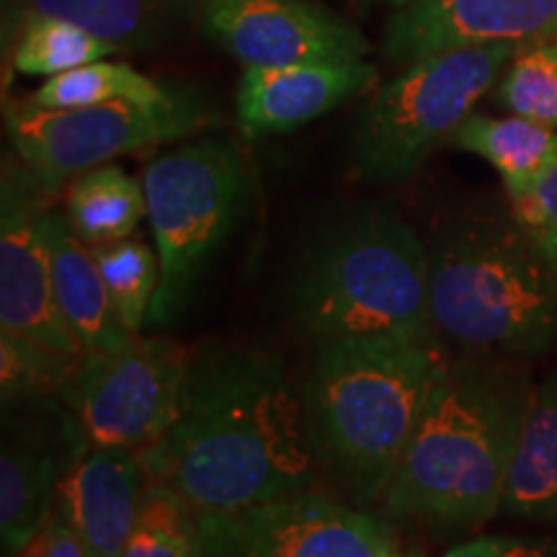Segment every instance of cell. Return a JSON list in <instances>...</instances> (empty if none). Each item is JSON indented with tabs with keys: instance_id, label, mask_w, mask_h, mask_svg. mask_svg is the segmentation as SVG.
Returning <instances> with one entry per match:
<instances>
[{
	"instance_id": "cell-32",
	"label": "cell",
	"mask_w": 557,
	"mask_h": 557,
	"mask_svg": "<svg viewBox=\"0 0 557 557\" xmlns=\"http://www.w3.org/2000/svg\"><path fill=\"white\" fill-rule=\"evenodd\" d=\"M13 3H16V0H3V11H9Z\"/></svg>"
},
{
	"instance_id": "cell-21",
	"label": "cell",
	"mask_w": 557,
	"mask_h": 557,
	"mask_svg": "<svg viewBox=\"0 0 557 557\" xmlns=\"http://www.w3.org/2000/svg\"><path fill=\"white\" fill-rule=\"evenodd\" d=\"M148 218L143 181L122 165L107 163L81 173L65 199V220L86 246L129 238Z\"/></svg>"
},
{
	"instance_id": "cell-30",
	"label": "cell",
	"mask_w": 557,
	"mask_h": 557,
	"mask_svg": "<svg viewBox=\"0 0 557 557\" xmlns=\"http://www.w3.org/2000/svg\"><path fill=\"white\" fill-rule=\"evenodd\" d=\"M11 557H90V553L75 534V529L54 508L50 519L39 527V532Z\"/></svg>"
},
{
	"instance_id": "cell-16",
	"label": "cell",
	"mask_w": 557,
	"mask_h": 557,
	"mask_svg": "<svg viewBox=\"0 0 557 557\" xmlns=\"http://www.w3.org/2000/svg\"><path fill=\"white\" fill-rule=\"evenodd\" d=\"M148 485L137 451L90 444L60 483L54 508L90 557H120Z\"/></svg>"
},
{
	"instance_id": "cell-25",
	"label": "cell",
	"mask_w": 557,
	"mask_h": 557,
	"mask_svg": "<svg viewBox=\"0 0 557 557\" xmlns=\"http://www.w3.org/2000/svg\"><path fill=\"white\" fill-rule=\"evenodd\" d=\"M83 357L54 351L37 341L0 331V398L3 408L60 398Z\"/></svg>"
},
{
	"instance_id": "cell-22",
	"label": "cell",
	"mask_w": 557,
	"mask_h": 557,
	"mask_svg": "<svg viewBox=\"0 0 557 557\" xmlns=\"http://www.w3.org/2000/svg\"><path fill=\"white\" fill-rule=\"evenodd\" d=\"M176 90L160 86L158 81L137 73L124 62H90V65L52 75L34 90L29 103L41 109H73L94 107L111 101L156 103L165 101Z\"/></svg>"
},
{
	"instance_id": "cell-10",
	"label": "cell",
	"mask_w": 557,
	"mask_h": 557,
	"mask_svg": "<svg viewBox=\"0 0 557 557\" xmlns=\"http://www.w3.org/2000/svg\"><path fill=\"white\" fill-rule=\"evenodd\" d=\"M205 557H387L393 542L372 517L318 487L230 513H199Z\"/></svg>"
},
{
	"instance_id": "cell-13",
	"label": "cell",
	"mask_w": 557,
	"mask_h": 557,
	"mask_svg": "<svg viewBox=\"0 0 557 557\" xmlns=\"http://www.w3.org/2000/svg\"><path fill=\"white\" fill-rule=\"evenodd\" d=\"M201 24L243 67L351 62L372 50L357 26L310 0H207Z\"/></svg>"
},
{
	"instance_id": "cell-28",
	"label": "cell",
	"mask_w": 557,
	"mask_h": 557,
	"mask_svg": "<svg viewBox=\"0 0 557 557\" xmlns=\"http://www.w3.org/2000/svg\"><path fill=\"white\" fill-rule=\"evenodd\" d=\"M511 218L557 267V158L521 197L511 199Z\"/></svg>"
},
{
	"instance_id": "cell-15",
	"label": "cell",
	"mask_w": 557,
	"mask_h": 557,
	"mask_svg": "<svg viewBox=\"0 0 557 557\" xmlns=\"http://www.w3.org/2000/svg\"><path fill=\"white\" fill-rule=\"evenodd\" d=\"M374 81L377 67L367 60L246 67L235 94L240 132L259 139L299 129L344 107Z\"/></svg>"
},
{
	"instance_id": "cell-26",
	"label": "cell",
	"mask_w": 557,
	"mask_h": 557,
	"mask_svg": "<svg viewBox=\"0 0 557 557\" xmlns=\"http://www.w3.org/2000/svg\"><path fill=\"white\" fill-rule=\"evenodd\" d=\"M120 557H205L199 513L171 487L148 485Z\"/></svg>"
},
{
	"instance_id": "cell-33",
	"label": "cell",
	"mask_w": 557,
	"mask_h": 557,
	"mask_svg": "<svg viewBox=\"0 0 557 557\" xmlns=\"http://www.w3.org/2000/svg\"><path fill=\"white\" fill-rule=\"evenodd\" d=\"M387 557H418V555H398V553H395V549H393V553H389Z\"/></svg>"
},
{
	"instance_id": "cell-17",
	"label": "cell",
	"mask_w": 557,
	"mask_h": 557,
	"mask_svg": "<svg viewBox=\"0 0 557 557\" xmlns=\"http://www.w3.org/2000/svg\"><path fill=\"white\" fill-rule=\"evenodd\" d=\"M207 0H16L3 11V47L13 41L32 18H65L109 41L120 52L150 50L171 39Z\"/></svg>"
},
{
	"instance_id": "cell-23",
	"label": "cell",
	"mask_w": 557,
	"mask_h": 557,
	"mask_svg": "<svg viewBox=\"0 0 557 557\" xmlns=\"http://www.w3.org/2000/svg\"><path fill=\"white\" fill-rule=\"evenodd\" d=\"M107 284L111 308L132 336H139L150 318L152 299L160 284V261L156 250L143 240L122 238L101 246H88Z\"/></svg>"
},
{
	"instance_id": "cell-29",
	"label": "cell",
	"mask_w": 557,
	"mask_h": 557,
	"mask_svg": "<svg viewBox=\"0 0 557 557\" xmlns=\"http://www.w3.org/2000/svg\"><path fill=\"white\" fill-rule=\"evenodd\" d=\"M447 557H557L555 537H527V534H493L449 549Z\"/></svg>"
},
{
	"instance_id": "cell-8",
	"label": "cell",
	"mask_w": 557,
	"mask_h": 557,
	"mask_svg": "<svg viewBox=\"0 0 557 557\" xmlns=\"http://www.w3.org/2000/svg\"><path fill=\"white\" fill-rule=\"evenodd\" d=\"M205 122L199 103L181 94L156 103L111 101L73 109L24 103L5 114L13 152L50 191L127 152L189 137Z\"/></svg>"
},
{
	"instance_id": "cell-1",
	"label": "cell",
	"mask_w": 557,
	"mask_h": 557,
	"mask_svg": "<svg viewBox=\"0 0 557 557\" xmlns=\"http://www.w3.org/2000/svg\"><path fill=\"white\" fill-rule=\"evenodd\" d=\"M150 485L197 513H230L315 487L323 470L305 393L287 364L256 348L197 357L169 431L137 451Z\"/></svg>"
},
{
	"instance_id": "cell-5",
	"label": "cell",
	"mask_w": 557,
	"mask_h": 557,
	"mask_svg": "<svg viewBox=\"0 0 557 557\" xmlns=\"http://www.w3.org/2000/svg\"><path fill=\"white\" fill-rule=\"evenodd\" d=\"M431 329L487 357L537 354L557 338V267L511 222H468L429 250Z\"/></svg>"
},
{
	"instance_id": "cell-2",
	"label": "cell",
	"mask_w": 557,
	"mask_h": 557,
	"mask_svg": "<svg viewBox=\"0 0 557 557\" xmlns=\"http://www.w3.org/2000/svg\"><path fill=\"white\" fill-rule=\"evenodd\" d=\"M529 395L496 361H447L382 498L389 517L434 529L496 517Z\"/></svg>"
},
{
	"instance_id": "cell-24",
	"label": "cell",
	"mask_w": 557,
	"mask_h": 557,
	"mask_svg": "<svg viewBox=\"0 0 557 557\" xmlns=\"http://www.w3.org/2000/svg\"><path fill=\"white\" fill-rule=\"evenodd\" d=\"M120 52L96 34L65 18H32L13 41V67L24 75L52 78L67 70L107 60Z\"/></svg>"
},
{
	"instance_id": "cell-4",
	"label": "cell",
	"mask_w": 557,
	"mask_h": 557,
	"mask_svg": "<svg viewBox=\"0 0 557 557\" xmlns=\"http://www.w3.org/2000/svg\"><path fill=\"white\" fill-rule=\"evenodd\" d=\"M431 259L393 209L354 207L305 240L287 282L295 325L318 346L359 336H436Z\"/></svg>"
},
{
	"instance_id": "cell-27",
	"label": "cell",
	"mask_w": 557,
	"mask_h": 557,
	"mask_svg": "<svg viewBox=\"0 0 557 557\" xmlns=\"http://www.w3.org/2000/svg\"><path fill=\"white\" fill-rule=\"evenodd\" d=\"M498 103L511 114L557 129V39L527 45L513 54L498 86Z\"/></svg>"
},
{
	"instance_id": "cell-19",
	"label": "cell",
	"mask_w": 557,
	"mask_h": 557,
	"mask_svg": "<svg viewBox=\"0 0 557 557\" xmlns=\"http://www.w3.org/2000/svg\"><path fill=\"white\" fill-rule=\"evenodd\" d=\"M500 511L513 519L557 521V374L529 395Z\"/></svg>"
},
{
	"instance_id": "cell-12",
	"label": "cell",
	"mask_w": 557,
	"mask_h": 557,
	"mask_svg": "<svg viewBox=\"0 0 557 557\" xmlns=\"http://www.w3.org/2000/svg\"><path fill=\"white\" fill-rule=\"evenodd\" d=\"M47 194L50 189L21 160H5L0 186V331L83 357L54 297L50 250L41 233Z\"/></svg>"
},
{
	"instance_id": "cell-31",
	"label": "cell",
	"mask_w": 557,
	"mask_h": 557,
	"mask_svg": "<svg viewBox=\"0 0 557 557\" xmlns=\"http://www.w3.org/2000/svg\"><path fill=\"white\" fill-rule=\"evenodd\" d=\"M357 5H395V9H403V5L413 3V0H351Z\"/></svg>"
},
{
	"instance_id": "cell-7",
	"label": "cell",
	"mask_w": 557,
	"mask_h": 557,
	"mask_svg": "<svg viewBox=\"0 0 557 557\" xmlns=\"http://www.w3.org/2000/svg\"><path fill=\"white\" fill-rule=\"evenodd\" d=\"M521 47L468 45L408 62L374 90L351 129V171L364 181L398 184L418 171L444 137H455Z\"/></svg>"
},
{
	"instance_id": "cell-6",
	"label": "cell",
	"mask_w": 557,
	"mask_h": 557,
	"mask_svg": "<svg viewBox=\"0 0 557 557\" xmlns=\"http://www.w3.org/2000/svg\"><path fill=\"white\" fill-rule=\"evenodd\" d=\"M160 261L148 323L169 325L191 302L246 205V165L227 139L207 137L158 156L143 173Z\"/></svg>"
},
{
	"instance_id": "cell-18",
	"label": "cell",
	"mask_w": 557,
	"mask_h": 557,
	"mask_svg": "<svg viewBox=\"0 0 557 557\" xmlns=\"http://www.w3.org/2000/svg\"><path fill=\"white\" fill-rule=\"evenodd\" d=\"M41 233L50 250L58 308L83 354L120 351L135 336L127 333L111 308L107 284L90 248L73 233L65 214L50 209L41 214Z\"/></svg>"
},
{
	"instance_id": "cell-14",
	"label": "cell",
	"mask_w": 557,
	"mask_h": 557,
	"mask_svg": "<svg viewBox=\"0 0 557 557\" xmlns=\"http://www.w3.org/2000/svg\"><path fill=\"white\" fill-rule=\"evenodd\" d=\"M549 39H557V0H413L389 18L385 54L408 65L455 47Z\"/></svg>"
},
{
	"instance_id": "cell-11",
	"label": "cell",
	"mask_w": 557,
	"mask_h": 557,
	"mask_svg": "<svg viewBox=\"0 0 557 557\" xmlns=\"http://www.w3.org/2000/svg\"><path fill=\"white\" fill-rule=\"evenodd\" d=\"M3 416L0 540L11 557L50 519L60 483L90 442L62 398L21 403Z\"/></svg>"
},
{
	"instance_id": "cell-20",
	"label": "cell",
	"mask_w": 557,
	"mask_h": 557,
	"mask_svg": "<svg viewBox=\"0 0 557 557\" xmlns=\"http://www.w3.org/2000/svg\"><path fill=\"white\" fill-rule=\"evenodd\" d=\"M455 143L457 148L487 160L511 199L521 197L557 158V129L517 114H470L455 132Z\"/></svg>"
},
{
	"instance_id": "cell-3",
	"label": "cell",
	"mask_w": 557,
	"mask_h": 557,
	"mask_svg": "<svg viewBox=\"0 0 557 557\" xmlns=\"http://www.w3.org/2000/svg\"><path fill=\"white\" fill-rule=\"evenodd\" d=\"M444 361L436 336H359L318 346L305 382L323 470L357 500L382 504Z\"/></svg>"
},
{
	"instance_id": "cell-9",
	"label": "cell",
	"mask_w": 557,
	"mask_h": 557,
	"mask_svg": "<svg viewBox=\"0 0 557 557\" xmlns=\"http://www.w3.org/2000/svg\"><path fill=\"white\" fill-rule=\"evenodd\" d=\"M194 361L178 341L135 336L120 351L83 354L60 398L90 444L143 451L176 421Z\"/></svg>"
}]
</instances>
